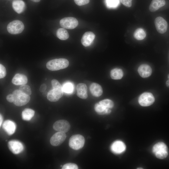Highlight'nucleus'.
<instances>
[{
  "mask_svg": "<svg viewBox=\"0 0 169 169\" xmlns=\"http://www.w3.org/2000/svg\"><path fill=\"white\" fill-rule=\"evenodd\" d=\"M62 89L64 92L68 94H71L74 91V85L72 83L67 82L63 85Z\"/></svg>",
  "mask_w": 169,
  "mask_h": 169,
  "instance_id": "bb28decb",
  "label": "nucleus"
},
{
  "mask_svg": "<svg viewBox=\"0 0 169 169\" xmlns=\"http://www.w3.org/2000/svg\"><path fill=\"white\" fill-rule=\"evenodd\" d=\"M111 78L114 79H120L123 75V72L122 70L120 69L115 68L112 69L110 72Z\"/></svg>",
  "mask_w": 169,
  "mask_h": 169,
  "instance_id": "5701e85b",
  "label": "nucleus"
},
{
  "mask_svg": "<svg viewBox=\"0 0 169 169\" xmlns=\"http://www.w3.org/2000/svg\"><path fill=\"white\" fill-rule=\"evenodd\" d=\"M6 74V70L5 67L2 64H0V78H2L5 77Z\"/></svg>",
  "mask_w": 169,
  "mask_h": 169,
  "instance_id": "2f4dec72",
  "label": "nucleus"
},
{
  "mask_svg": "<svg viewBox=\"0 0 169 169\" xmlns=\"http://www.w3.org/2000/svg\"><path fill=\"white\" fill-rule=\"evenodd\" d=\"M3 128L8 135H11L14 133L16 129V125L12 121L7 120L3 123Z\"/></svg>",
  "mask_w": 169,
  "mask_h": 169,
  "instance_id": "dca6fc26",
  "label": "nucleus"
},
{
  "mask_svg": "<svg viewBox=\"0 0 169 169\" xmlns=\"http://www.w3.org/2000/svg\"><path fill=\"white\" fill-rule=\"evenodd\" d=\"M152 152L157 158L161 159L166 158L168 154L167 147L163 142L155 144L153 147Z\"/></svg>",
  "mask_w": 169,
  "mask_h": 169,
  "instance_id": "7ed1b4c3",
  "label": "nucleus"
},
{
  "mask_svg": "<svg viewBox=\"0 0 169 169\" xmlns=\"http://www.w3.org/2000/svg\"><path fill=\"white\" fill-rule=\"evenodd\" d=\"M27 81V77L24 75L20 74H16L12 80V83L17 85L26 84Z\"/></svg>",
  "mask_w": 169,
  "mask_h": 169,
  "instance_id": "6ab92c4d",
  "label": "nucleus"
},
{
  "mask_svg": "<svg viewBox=\"0 0 169 169\" xmlns=\"http://www.w3.org/2000/svg\"><path fill=\"white\" fill-rule=\"evenodd\" d=\"M46 85L45 84H42L40 86L39 90L41 92H44L46 89Z\"/></svg>",
  "mask_w": 169,
  "mask_h": 169,
  "instance_id": "c9c22d12",
  "label": "nucleus"
},
{
  "mask_svg": "<svg viewBox=\"0 0 169 169\" xmlns=\"http://www.w3.org/2000/svg\"><path fill=\"white\" fill-rule=\"evenodd\" d=\"M8 146L10 151L15 154L20 153L24 149L22 143L18 141L15 140L9 141L8 143Z\"/></svg>",
  "mask_w": 169,
  "mask_h": 169,
  "instance_id": "9b49d317",
  "label": "nucleus"
},
{
  "mask_svg": "<svg viewBox=\"0 0 169 169\" xmlns=\"http://www.w3.org/2000/svg\"><path fill=\"white\" fill-rule=\"evenodd\" d=\"M137 169H143L142 168H138Z\"/></svg>",
  "mask_w": 169,
  "mask_h": 169,
  "instance_id": "ea45409f",
  "label": "nucleus"
},
{
  "mask_svg": "<svg viewBox=\"0 0 169 169\" xmlns=\"http://www.w3.org/2000/svg\"><path fill=\"white\" fill-rule=\"evenodd\" d=\"M126 149V146L122 141H116L114 142L111 147V151L116 154H120L124 152Z\"/></svg>",
  "mask_w": 169,
  "mask_h": 169,
  "instance_id": "4468645a",
  "label": "nucleus"
},
{
  "mask_svg": "<svg viewBox=\"0 0 169 169\" xmlns=\"http://www.w3.org/2000/svg\"><path fill=\"white\" fill-rule=\"evenodd\" d=\"M34 111L32 109L26 108L22 112V119L26 121L30 120L34 116Z\"/></svg>",
  "mask_w": 169,
  "mask_h": 169,
  "instance_id": "b1692460",
  "label": "nucleus"
},
{
  "mask_svg": "<svg viewBox=\"0 0 169 169\" xmlns=\"http://www.w3.org/2000/svg\"><path fill=\"white\" fill-rule=\"evenodd\" d=\"M106 7L108 8H115L120 4L119 0H105Z\"/></svg>",
  "mask_w": 169,
  "mask_h": 169,
  "instance_id": "cd10ccee",
  "label": "nucleus"
},
{
  "mask_svg": "<svg viewBox=\"0 0 169 169\" xmlns=\"http://www.w3.org/2000/svg\"><path fill=\"white\" fill-rule=\"evenodd\" d=\"M56 36L61 40H65L69 38V35L67 31L64 28H59L56 32Z\"/></svg>",
  "mask_w": 169,
  "mask_h": 169,
  "instance_id": "393cba45",
  "label": "nucleus"
},
{
  "mask_svg": "<svg viewBox=\"0 0 169 169\" xmlns=\"http://www.w3.org/2000/svg\"><path fill=\"white\" fill-rule=\"evenodd\" d=\"M132 0H120L121 3L125 7L129 8L132 5Z\"/></svg>",
  "mask_w": 169,
  "mask_h": 169,
  "instance_id": "72a5a7b5",
  "label": "nucleus"
},
{
  "mask_svg": "<svg viewBox=\"0 0 169 169\" xmlns=\"http://www.w3.org/2000/svg\"><path fill=\"white\" fill-rule=\"evenodd\" d=\"M99 103L106 108L109 109L112 108L113 107L114 105L113 101L109 99L103 100L100 101Z\"/></svg>",
  "mask_w": 169,
  "mask_h": 169,
  "instance_id": "c85d7f7f",
  "label": "nucleus"
},
{
  "mask_svg": "<svg viewBox=\"0 0 169 169\" xmlns=\"http://www.w3.org/2000/svg\"><path fill=\"white\" fill-rule=\"evenodd\" d=\"M167 78L168 79L166 81V85L167 87L169 88V73L168 74Z\"/></svg>",
  "mask_w": 169,
  "mask_h": 169,
  "instance_id": "e433bc0d",
  "label": "nucleus"
},
{
  "mask_svg": "<svg viewBox=\"0 0 169 169\" xmlns=\"http://www.w3.org/2000/svg\"><path fill=\"white\" fill-rule=\"evenodd\" d=\"M14 98L13 103L16 106H20L26 104L30 100L29 95L22 93L19 90H15L13 93Z\"/></svg>",
  "mask_w": 169,
  "mask_h": 169,
  "instance_id": "20e7f679",
  "label": "nucleus"
},
{
  "mask_svg": "<svg viewBox=\"0 0 169 169\" xmlns=\"http://www.w3.org/2000/svg\"><path fill=\"white\" fill-rule=\"evenodd\" d=\"M138 72L141 77L143 78H146L151 75L152 70L149 65L146 64H143L139 67Z\"/></svg>",
  "mask_w": 169,
  "mask_h": 169,
  "instance_id": "2eb2a0df",
  "label": "nucleus"
},
{
  "mask_svg": "<svg viewBox=\"0 0 169 169\" xmlns=\"http://www.w3.org/2000/svg\"><path fill=\"white\" fill-rule=\"evenodd\" d=\"M77 165L74 163H68L64 165L62 167V169H78Z\"/></svg>",
  "mask_w": 169,
  "mask_h": 169,
  "instance_id": "7c9ffc66",
  "label": "nucleus"
},
{
  "mask_svg": "<svg viewBox=\"0 0 169 169\" xmlns=\"http://www.w3.org/2000/svg\"><path fill=\"white\" fill-rule=\"evenodd\" d=\"M66 135L64 132L59 131L55 133L51 138L50 143L54 146L60 145L65 141Z\"/></svg>",
  "mask_w": 169,
  "mask_h": 169,
  "instance_id": "9d476101",
  "label": "nucleus"
},
{
  "mask_svg": "<svg viewBox=\"0 0 169 169\" xmlns=\"http://www.w3.org/2000/svg\"><path fill=\"white\" fill-rule=\"evenodd\" d=\"M155 100L154 97L151 93L144 92L140 96L138 102L142 106H148L152 105Z\"/></svg>",
  "mask_w": 169,
  "mask_h": 169,
  "instance_id": "0eeeda50",
  "label": "nucleus"
},
{
  "mask_svg": "<svg viewBox=\"0 0 169 169\" xmlns=\"http://www.w3.org/2000/svg\"><path fill=\"white\" fill-rule=\"evenodd\" d=\"M6 98L7 101L10 102H12L14 101V98L13 94L8 95Z\"/></svg>",
  "mask_w": 169,
  "mask_h": 169,
  "instance_id": "f704fd0d",
  "label": "nucleus"
},
{
  "mask_svg": "<svg viewBox=\"0 0 169 169\" xmlns=\"http://www.w3.org/2000/svg\"><path fill=\"white\" fill-rule=\"evenodd\" d=\"M95 37V35L94 33L90 31L87 32L82 36L81 43L85 47L89 46L92 43Z\"/></svg>",
  "mask_w": 169,
  "mask_h": 169,
  "instance_id": "ddd939ff",
  "label": "nucleus"
},
{
  "mask_svg": "<svg viewBox=\"0 0 169 169\" xmlns=\"http://www.w3.org/2000/svg\"><path fill=\"white\" fill-rule=\"evenodd\" d=\"M94 109L97 113L100 115H109L111 111L110 109L106 108L99 103L95 104Z\"/></svg>",
  "mask_w": 169,
  "mask_h": 169,
  "instance_id": "4be33fe9",
  "label": "nucleus"
},
{
  "mask_svg": "<svg viewBox=\"0 0 169 169\" xmlns=\"http://www.w3.org/2000/svg\"><path fill=\"white\" fill-rule=\"evenodd\" d=\"M53 128L55 131L65 133L69 131L70 125L69 123L65 120H59L54 123Z\"/></svg>",
  "mask_w": 169,
  "mask_h": 169,
  "instance_id": "1a4fd4ad",
  "label": "nucleus"
},
{
  "mask_svg": "<svg viewBox=\"0 0 169 169\" xmlns=\"http://www.w3.org/2000/svg\"><path fill=\"white\" fill-rule=\"evenodd\" d=\"M133 35L136 39L142 40L146 37V34L145 31L143 28H139L135 30Z\"/></svg>",
  "mask_w": 169,
  "mask_h": 169,
  "instance_id": "a878e982",
  "label": "nucleus"
},
{
  "mask_svg": "<svg viewBox=\"0 0 169 169\" xmlns=\"http://www.w3.org/2000/svg\"><path fill=\"white\" fill-rule=\"evenodd\" d=\"M19 90L22 93L27 95H30L32 93L30 87L25 84L21 85L19 88Z\"/></svg>",
  "mask_w": 169,
  "mask_h": 169,
  "instance_id": "c756f323",
  "label": "nucleus"
},
{
  "mask_svg": "<svg viewBox=\"0 0 169 169\" xmlns=\"http://www.w3.org/2000/svg\"><path fill=\"white\" fill-rule=\"evenodd\" d=\"M166 3L165 0H152L149 7V9L151 12L157 10L164 6Z\"/></svg>",
  "mask_w": 169,
  "mask_h": 169,
  "instance_id": "412c9836",
  "label": "nucleus"
},
{
  "mask_svg": "<svg viewBox=\"0 0 169 169\" xmlns=\"http://www.w3.org/2000/svg\"><path fill=\"white\" fill-rule=\"evenodd\" d=\"M60 25L63 28L68 29H73L77 27L78 24L77 20L75 18L68 17L60 20Z\"/></svg>",
  "mask_w": 169,
  "mask_h": 169,
  "instance_id": "6e6552de",
  "label": "nucleus"
},
{
  "mask_svg": "<svg viewBox=\"0 0 169 169\" xmlns=\"http://www.w3.org/2000/svg\"><path fill=\"white\" fill-rule=\"evenodd\" d=\"M90 90L92 95L94 96L98 97L101 96L103 93L101 86L95 83L91 84L90 87Z\"/></svg>",
  "mask_w": 169,
  "mask_h": 169,
  "instance_id": "a211bd4d",
  "label": "nucleus"
},
{
  "mask_svg": "<svg viewBox=\"0 0 169 169\" xmlns=\"http://www.w3.org/2000/svg\"><path fill=\"white\" fill-rule=\"evenodd\" d=\"M24 25L22 22L19 20H15L10 22L7 26L8 32L13 34H19L24 29Z\"/></svg>",
  "mask_w": 169,
  "mask_h": 169,
  "instance_id": "423d86ee",
  "label": "nucleus"
},
{
  "mask_svg": "<svg viewBox=\"0 0 169 169\" xmlns=\"http://www.w3.org/2000/svg\"><path fill=\"white\" fill-rule=\"evenodd\" d=\"M75 3L78 5L83 6L88 3L90 0H74Z\"/></svg>",
  "mask_w": 169,
  "mask_h": 169,
  "instance_id": "473e14b6",
  "label": "nucleus"
},
{
  "mask_svg": "<svg viewBox=\"0 0 169 169\" xmlns=\"http://www.w3.org/2000/svg\"><path fill=\"white\" fill-rule=\"evenodd\" d=\"M155 24L157 32L164 33L167 31L168 24L166 21L162 17H158L155 20Z\"/></svg>",
  "mask_w": 169,
  "mask_h": 169,
  "instance_id": "f8f14e48",
  "label": "nucleus"
},
{
  "mask_svg": "<svg viewBox=\"0 0 169 169\" xmlns=\"http://www.w3.org/2000/svg\"><path fill=\"white\" fill-rule=\"evenodd\" d=\"M53 89L49 91L47 95V99L51 102H56L62 96L63 91L62 87L59 82L55 79L51 81Z\"/></svg>",
  "mask_w": 169,
  "mask_h": 169,
  "instance_id": "f257e3e1",
  "label": "nucleus"
},
{
  "mask_svg": "<svg viewBox=\"0 0 169 169\" xmlns=\"http://www.w3.org/2000/svg\"><path fill=\"white\" fill-rule=\"evenodd\" d=\"M85 139L83 136L76 134L72 136L69 141V146L72 149L77 150L82 148L84 146Z\"/></svg>",
  "mask_w": 169,
  "mask_h": 169,
  "instance_id": "39448f33",
  "label": "nucleus"
},
{
  "mask_svg": "<svg viewBox=\"0 0 169 169\" xmlns=\"http://www.w3.org/2000/svg\"><path fill=\"white\" fill-rule=\"evenodd\" d=\"M69 62L65 59H54L49 61L46 64L47 68L51 71H56L66 68Z\"/></svg>",
  "mask_w": 169,
  "mask_h": 169,
  "instance_id": "f03ea898",
  "label": "nucleus"
},
{
  "mask_svg": "<svg viewBox=\"0 0 169 169\" xmlns=\"http://www.w3.org/2000/svg\"><path fill=\"white\" fill-rule=\"evenodd\" d=\"M87 86L84 83H79L77 86V95L80 98L85 99L87 98Z\"/></svg>",
  "mask_w": 169,
  "mask_h": 169,
  "instance_id": "f3484780",
  "label": "nucleus"
},
{
  "mask_svg": "<svg viewBox=\"0 0 169 169\" xmlns=\"http://www.w3.org/2000/svg\"><path fill=\"white\" fill-rule=\"evenodd\" d=\"M31 0L35 2H38L40 1V0Z\"/></svg>",
  "mask_w": 169,
  "mask_h": 169,
  "instance_id": "58836bf2",
  "label": "nucleus"
},
{
  "mask_svg": "<svg viewBox=\"0 0 169 169\" xmlns=\"http://www.w3.org/2000/svg\"><path fill=\"white\" fill-rule=\"evenodd\" d=\"M12 6L13 9L16 13L20 14L24 10L25 4L22 0H13Z\"/></svg>",
  "mask_w": 169,
  "mask_h": 169,
  "instance_id": "aec40b11",
  "label": "nucleus"
},
{
  "mask_svg": "<svg viewBox=\"0 0 169 169\" xmlns=\"http://www.w3.org/2000/svg\"><path fill=\"white\" fill-rule=\"evenodd\" d=\"M3 120V117L1 114L0 115V126H1Z\"/></svg>",
  "mask_w": 169,
  "mask_h": 169,
  "instance_id": "4c0bfd02",
  "label": "nucleus"
}]
</instances>
